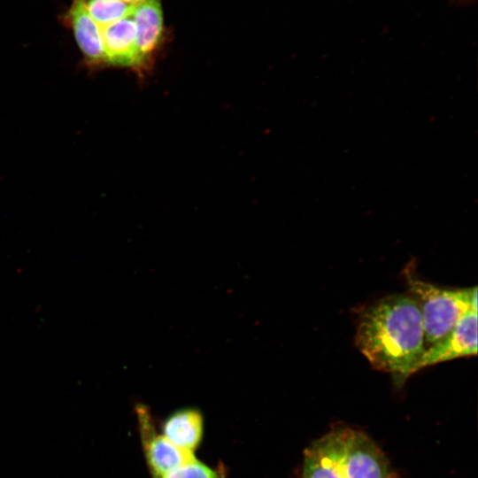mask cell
I'll use <instances>...</instances> for the list:
<instances>
[{
    "label": "cell",
    "instance_id": "7",
    "mask_svg": "<svg viewBox=\"0 0 478 478\" xmlns=\"http://www.w3.org/2000/svg\"><path fill=\"white\" fill-rule=\"evenodd\" d=\"M105 63L136 69L135 27L132 14L102 28Z\"/></svg>",
    "mask_w": 478,
    "mask_h": 478
},
{
    "label": "cell",
    "instance_id": "2",
    "mask_svg": "<svg viewBox=\"0 0 478 478\" xmlns=\"http://www.w3.org/2000/svg\"><path fill=\"white\" fill-rule=\"evenodd\" d=\"M301 478H401L363 432L336 428L305 451Z\"/></svg>",
    "mask_w": 478,
    "mask_h": 478
},
{
    "label": "cell",
    "instance_id": "9",
    "mask_svg": "<svg viewBox=\"0 0 478 478\" xmlns=\"http://www.w3.org/2000/svg\"><path fill=\"white\" fill-rule=\"evenodd\" d=\"M163 435L176 446L193 452L202 439L201 413L193 408L175 412L165 421Z\"/></svg>",
    "mask_w": 478,
    "mask_h": 478
},
{
    "label": "cell",
    "instance_id": "10",
    "mask_svg": "<svg viewBox=\"0 0 478 478\" xmlns=\"http://www.w3.org/2000/svg\"><path fill=\"white\" fill-rule=\"evenodd\" d=\"M92 19L104 28L132 14L135 5L121 0H83Z\"/></svg>",
    "mask_w": 478,
    "mask_h": 478
},
{
    "label": "cell",
    "instance_id": "3",
    "mask_svg": "<svg viewBox=\"0 0 478 478\" xmlns=\"http://www.w3.org/2000/svg\"><path fill=\"white\" fill-rule=\"evenodd\" d=\"M406 282L422 318L426 349L444 338L469 310L477 311V287L442 289L420 280L409 265Z\"/></svg>",
    "mask_w": 478,
    "mask_h": 478
},
{
    "label": "cell",
    "instance_id": "11",
    "mask_svg": "<svg viewBox=\"0 0 478 478\" xmlns=\"http://www.w3.org/2000/svg\"><path fill=\"white\" fill-rule=\"evenodd\" d=\"M156 478H220L217 470L196 458Z\"/></svg>",
    "mask_w": 478,
    "mask_h": 478
},
{
    "label": "cell",
    "instance_id": "13",
    "mask_svg": "<svg viewBox=\"0 0 478 478\" xmlns=\"http://www.w3.org/2000/svg\"><path fill=\"white\" fill-rule=\"evenodd\" d=\"M127 4H129L131 5H136L142 2H143L144 0H121Z\"/></svg>",
    "mask_w": 478,
    "mask_h": 478
},
{
    "label": "cell",
    "instance_id": "6",
    "mask_svg": "<svg viewBox=\"0 0 478 478\" xmlns=\"http://www.w3.org/2000/svg\"><path fill=\"white\" fill-rule=\"evenodd\" d=\"M135 27L138 71L148 68L164 34L163 13L159 0H144L132 12Z\"/></svg>",
    "mask_w": 478,
    "mask_h": 478
},
{
    "label": "cell",
    "instance_id": "8",
    "mask_svg": "<svg viewBox=\"0 0 478 478\" xmlns=\"http://www.w3.org/2000/svg\"><path fill=\"white\" fill-rule=\"evenodd\" d=\"M69 19L76 42L89 63H105L102 28L88 13L83 0H73Z\"/></svg>",
    "mask_w": 478,
    "mask_h": 478
},
{
    "label": "cell",
    "instance_id": "4",
    "mask_svg": "<svg viewBox=\"0 0 478 478\" xmlns=\"http://www.w3.org/2000/svg\"><path fill=\"white\" fill-rule=\"evenodd\" d=\"M476 353L477 311L469 310L444 338L425 350L413 374L428 366Z\"/></svg>",
    "mask_w": 478,
    "mask_h": 478
},
{
    "label": "cell",
    "instance_id": "12",
    "mask_svg": "<svg viewBox=\"0 0 478 478\" xmlns=\"http://www.w3.org/2000/svg\"><path fill=\"white\" fill-rule=\"evenodd\" d=\"M472 1L473 0H451V3L457 5H466L471 4Z\"/></svg>",
    "mask_w": 478,
    "mask_h": 478
},
{
    "label": "cell",
    "instance_id": "1",
    "mask_svg": "<svg viewBox=\"0 0 478 478\" xmlns=\"http://www.w3.org/2000/svg\"><path fill=\"white\" fill-rule=\"evenodd\" d=\"M355 344L374 369L391 374L401 385L426 350L417 301L393 294L366 307L358 317Z\"/></svg>",
    "mask_w": 478,
    "mask_h": 478
},
{
    "label": "cell",
    "instance_id": "5",
    "mask_svg": "<svg viewBox=\"0 0 478 478\" xmlns=\"http://www.w3.org/2000/svg\"><path fill=\"white\" fill-rule=\"evenodd\" d=\"M137 416L145 459L153 478L196 458L193 452L176 446L164 435L156 433L150 415L144 407L138 406Z\"/></svg>",
    "mask_w": 478,
    "mask_h": 478
}]
</instances>
